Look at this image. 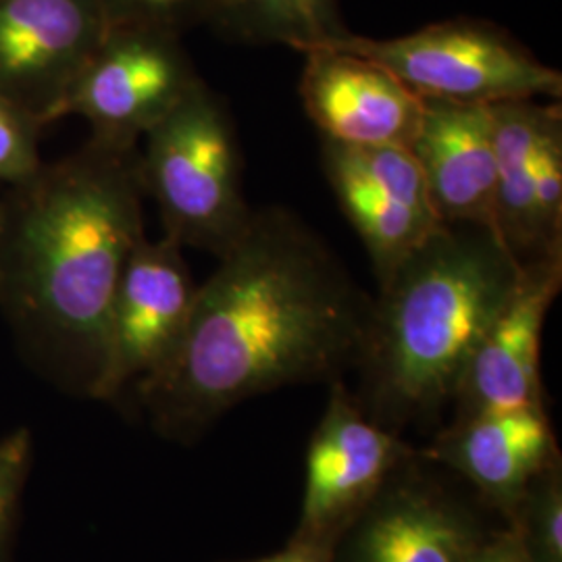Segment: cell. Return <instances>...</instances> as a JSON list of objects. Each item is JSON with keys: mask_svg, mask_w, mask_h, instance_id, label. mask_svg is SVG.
I'll return each instance as SVG.
<instances>
[{"mask_svg": "<svg viewBox=\"0 0 562 562\" xmlns=\"http://www.w3.org/2000/svg\"><path fill=\"white\" fill-rule=\"evenodd\" d=\"M373 301L294 213H252L196 288L171 359L138 383L167 440L194 442L240 402L285 385L338 382L361 359Z\"/></svg>", "mask_w": 562, "mask_h": 562, "instance_id": "cell-1", "label": "cell"}, {"mask_svg": "<svg viewBox=\"0 0 562 562\" xmlns=\"http://www.w3.org/2000/svg\"><path fill=\"white\" fill-rule=\"evenodd\" d=\"M9 190L0 306L50 380L94 398L121 276L146 238L138 146L90 138Z\"/></svg>", "mask_w": 562, "mask_h": 562, "instance_id": "cell-2", "label": "cell"}, {"mask_svg": "<svg viewBox=\"0 0 562 562\" xmlns=\"http://www.w3.org/2000/svg\"><path fill=\"white\" fill-rule=\"evenodd\" d=\"M519 276L492 227L442 223L431 232L373 301L357 362L362 413L394 434L434 422Z\"/></svg>", "mask_w": 562, "mask_h": 562, "instance_id": "cell-3", "label": "cell"}, {"mask_svg": "<svg viewBox=\"0 0 562 562\" xmlns=\"http://www.w3.org/2000/svg\"><path fill=\"white\" fill-rule=\"evenodd\" d=\"M142 140V188L159 206L165 236L222 259L255 213L241 194L240 150L222 99L199 81Z\"/></svg>", "mask_w": 562, "mask_h": 562, "instance_id": "cell-4", "label": "cell"}, {"mask_svg": "<svg viewBox=\"0 0 562 562\" xmlns=\"http://www.w3.org/2000/svg\"><path fill=\"white\" fill-rule=\"evenodd\" d=\"M319 46L380 63L422 99L498 104L562 94L561 71L490 21H440L383 41L346 32Z\"/></svg>", "mask_w": 562, "mask_h": 562, "instance_id": "cell-5", "label": "cell"}, {"mask_svg": "<svg viewBox=\"0 0 562 562\" xmlns=\"http://www.w3.org/2000/svg\"><path fill=\"white\" fill-rule=\"evenodd\" d=\"M199 81L178 34L111 27L69 86L55 121L78 115L92 125V138L134 148Z\"/></svg>", "mask_w": 562, "mask_h": 562, "instance_id": "cell-6", "label": "cell"}, {"mask_svg": "<svg viewBox=\"0 0 562 562\" xmlns=\"http://www.w3.org/2000/svg\"><path fill=\"white\" fill-rule=\"evenodd\" d=\"M417 457L401 434L362 413L341 380L331 382L325 413L306 450L301 521L294 536L336 546L383 483Z\"/></svg>", "mask_w": 562, "mask_h": 562, "instance_id": "cell-7", "label": "cell"}, {"mask_svg": "<svg viewBox=\"0 0 562 562\" xmlns=\"http://www.w3.org/2000/svg\"><path fill=\"white\" fill-rule=\"evenodd\" d=\"M171 238L136 246L113 301L101 380L94 401H115L127 387L155 375L176 352L196 288Z\"/></svg>", "mask_w": 562, "mask_h": 562, "instance_id": "cell-8", "label": "cell"}, {"mask_svg": "<svg viewBox=\"0 0 562 562\" xmlns=\"http://www.w3.org/2000/svg\"><path fill=\"white\" fill-rule=\"evenodd\" d=\"M417 459L344 529L331 562H473L487 536L480 517Z\"/></svg>", "mask_w": 562, "mask_h": 562, "instance_id": "cell-9", "label": "cell"}, {"mask_svg": "<svg viewBox=\"0 0 562 562\" xmlns=\"http://www.w3.org/2000/svg\"><path fill=\"white\" fill-rule=\"evenodd\" d=\"M111 30L101 0H0V97L42 127Z\"/></svg>", "mask_w": 562, "mask_h": 562, "instance_id": "cell-10", "label": "cell"}, {"mask_svg": "<svg viewBox=\"0 0 562 562\" xmlns=\"http://www.w3.org/2000/svg\"><path fill=\"white\" fill-rule=\"evenodd\" d=\"M562 288V259L521 267L496 319L485 329L457 390V419L546 406L540 350L546 315Z\"/></svg>", "mask_w": 562, "mask_h": 562, "instance_id": "cell-11", "label": "cell"}, {"mask_svg": "<svg viewBox=\"0 0 562 562\" xmlns=\"http://www.w3.org/2000/svg\"><path fill=\"white\" fill-rule=\"evenodd\" d=\"M302 55V104L323 140L352 148H411L422 121V97L361 55L329 46Z\"/></svg>", "mask_w": 562, "mask_h": 562, "instance_id": "cell-12", "label": "cell"}, {"mask_svg": "<svg viewBox=\"0 0 562 562\" xmlns=\"http://www.w3.org/2000/svg\"><path fill=\"white\" fill-rule=\"evenodd\" d=\"M419 457L457 471L510 521L527 485L561 450L546 406H533L457 419Z\"/></svg>", "mask_w": 562, "mask_h": 562, "instance_id": "cell-13", "label": "cell"}, {"mask_svg": "<svg viewBox=\"0 0 562 562\" xmlns=\"http://www.w3.org/2000/svg\"><path fill=\"white\" fill-rule=\"evenodd\" d=\"M411 153L440 222L492 227L496 150L490 104L423 99Z\"/></svg>", "mask_w": 562, "mask_h": 562, "instance_id": "cell-14", "label": "cell"}, {"mask_svg": "<svg viewBox=\"0 0 562 562\" xmlns=\"http://www.w3.org/2000/svg\"><path fill=\"white\" fill-rule=\"evenodd\" d=\"M490 106L496 150L492 229L519 267L562 259L548 250L536 213V144L550 102L508 101Z\"/></svg>", "mask_w": 562, "mask_h": 562, "instance_id": "cell-15", "label": "cell"}, {"mask_svg": "<svg viewBox=\"0 0 562 562\" xmlns=\"http://www.w3.org/2000/svg\"><path fill=\"white\" fill-rule=\"evenodd\" d=\"M322 148L327 180L340 201L341 211L359 232L382 285L442 223L423 222L394 201L367 176L348 146L323 140Z\"/></svg>", "mask_w": 562, "mask_h": 562, "instance_id": "cell-16", "label": "cell"}, {"mask_svg": "<svg viewBox=\"0 0 562 562\" xmlns=\"http://www.w3.org/2000/svg\"><path fill=\"white\" fill-rule=\"evenodd\" d=\"M204 23L234 41L285 44L299 53L348 32L338 0H204Z\"/></svg>", "mask_w": 562, "mask_h": 562, "instance_id": "cell-17", "label": "cell"}, {"mask_svg": "<svg viewBox=\"0 0 562 562\" xmlns=\"http://www.w3.org/2000/svg\"><path fill=\"white\" fill-rule=\"evenodd\" d=\"M508 527L531 562H562V459L527 485Z\"/></svg>", "mask_w": 562, "mask_h": 562, "instance_id": "cell-18", "label": "cell"}, {"mask_svg": "<svg viewBox=\"0 0 562 562\" xmlns=\"http://www.w3.org/2000/svg\"><path fill=\"white\" fill-rule=\"evenodd\" d=\"M367 176L383 188L392 199L401 202L413 215L431 225H440L436 209L429 199L422 167L406 146H348Z\"/></svg>", "mask_w": 562, "mask_h": 562, "instance_id": "cell-19", "label": "cell"}, {"mask_svg": "<svg viewBox=\"0 0 562 562\" xmlns=\"http://www.w3.org/2000/svg\"><path fill=\"white\" fill-rule=\"evenodd\" d=\"M536 213L548 250L562 255V113L554 102L536 144Z\"/></svg>", "mask_w": 562, "mask_h": 562, "instance_id": "cell-20", "label": "cell"}, {"mask_svg": "<svg viewBox=\"0 0 562 562\" xmlns=\"http://www.w3.org/2000/svg\"><path fill=\"white\" fill-rule=\"evenodd\" d=\"M42 125L18 104L0 97V188H15L41 171Z\"/></svg>", "mask_w": 562, "mask_h": 562, "instance_id": "cell-21", "label": "cell"}, {"mask_svg": "<svg viewBox=\"0 0 562 562\" xmlns=\"http://www.w3.org/2000/svg\"><path fill=\"white\" fill-rule=\"evenodd\" d=\"M32 452V434L25 427L0 440V562L11 561Z\"/></svg>", "mask_w": 562, "mask_h": 562, "instance_id": "cell-22", "label": "cell"}, {"mask_svg": "<svg viewBox=\"0 0 562 562\" xmlns=\"http://www.w3.org/2000/svg\"><path fill=\"white\" fill-rule=\"evenodd\" d=\"M111 27H150L181 36L204 23V0H101Z\"/></svg>", "mask_w": 562, "mask_h": 562, "instance_id": "cell-23", "label": "cell"}, {"mask_svg": "<svg viewBox=\"0 0 562 562\" xmlns=\"http://www.w3.org/2000/svg\"><path fill=\"white\" fill-rule=\"evenodd\" d=\"M473 562H531L517 533L508 527L501 533H487Z\"/></svg>", "mask_w": 562, "mask_h": 562, "instance_id": "cell-24", "label": "cell"}, {"mask_svg": "<svg viewBox=\"0 0 562 562\" xmlns=\"http://www.w3.org/2000/svg\"><path fill=\"white\" fill-rule=\"evenodd\" d=\"M334 546L331 543L315 542L292 536L288 546L271 557L246 562H331Z\"/></svg>", "mask_w": 562, "mask_h": 562, "instance_id": "cell-25", "label": "cell"}, {"mask_svg": "<svg viewBox=\"0 0 562 562\" xmlns=\"http://www.w3.org/2000/svg\"><path fill=\"white\" fill-rule=\"evenodd\" d=\"M4 229H7V194L0 192V265H2V248H4Z\"/></svg>", "mask_w": 562, "mask_h": 562, "instance_id": "cell-26", "label": "cell"}]
</instances>
